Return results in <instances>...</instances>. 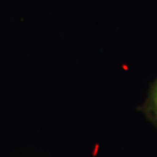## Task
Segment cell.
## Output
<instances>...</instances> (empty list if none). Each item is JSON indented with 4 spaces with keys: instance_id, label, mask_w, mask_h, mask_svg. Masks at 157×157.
I'll return each mask as SVG.
<instances>
[{
    "instance_id": "6da1fadb",
    "label": "cell",
    "mask_w": 157,
    "mask_h": 157,
    "mask_svg": "<svg viewBox=\"0 0 157 157\" xmlns=\"http://www.w3.org/2000/svg\"><path fill=\"white\" fill-rule=\"evenodd\" d=\"M149 101H150L151 108L157 116V82L153 86V89H152L151 94H150Z\"/></svg>"
}]
</instances>
